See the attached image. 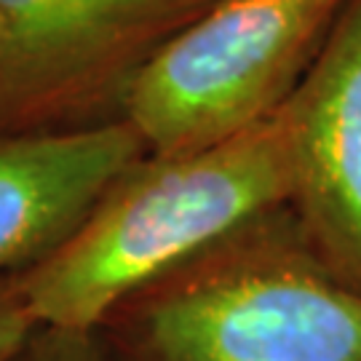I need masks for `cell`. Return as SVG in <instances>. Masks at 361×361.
<instances>
[{"label": "cell", "instance_id": "cell-5", "mask_svg": "<svg viewBox=\"0 0 361 361\" xmlns=\"http://www.w3.org/2000/svg\"><path fill=\"white\" fill-rule=\"evenodd\" d=\"M295 188L289 212L313 255L361 295V0H348L284 104Z\"/></svg>", "mask_w": 361, "mask_h": 361}, {"label": "cell", "instance_id": "cell-1", "mask_svg": "<svg viewBox=\"0 0 361 361\" xmlns=\"http://www.w3.org/2000/svg\"><path fill=\"white\" fill-rule=\"evenodd\" d=\"M292 129L281 107L193 153H145L104 188L75 231L8 284L35 326L97 332L123 297L238 225L289 207Z\"/></svg>", "mask_w": 361, "mask_h": 361}, {"label": "cell", "instance_id": "cell-7", "mask_svg": "<svg viewBox=\"0 0 361 361\" xmlns=\"http://www.w3.org/2000/svg\"><path fill=\"white\" fill-rule=\"evenodd\" d=\"M13 361H107L97 332L35 326Z\"/></svg>", "mask_w": 361, "mask_h": 361}, {"label": "cell", "instance_id": "cell-8", "mask_svg": "<svg viewBox=\"0 0 361 361\" xmlns=\"http://www.w3.org/2000/svg\"><path fill=\"white\" fill-rule=\"evenodd\" d=\"M32 329L35 324L27 316L25 305L19 302L8 279H3L0 281V361L16 359Z\"/></svg>", "mask_w": 361, "mask_h": 361}, {"label": "cell", "instance_id": "cell-3", "mask_svg": "<svg viewBox=\"0 0 361 361\" xmlns=\"http://www.w3.org/2000/svg\"><path fill=\"white\" fill-rule=\"evenodd\" d=\"M348 0H217L134 80L147 153H193L265 123L300 89Z\"/></svg>", "mask_w": 361, "mask_h": 361}, {"label": "cell", "instance_id": "cell-4", "mask_svg": "<svg viewBox=\"0 0 361 361\" xmlns=\"http://www.w3.org/2000/svg\"><path fill=\"white\" fill-rule=\"evenodd\" d=\"M217 0H0V134L123 123L147 62Z\"/></svg>", "mask_w": 361, "mask_h": 361}, {"label": "cell", "instance_id": "cell-6", "mask_svg": "<svg viewBox=\"0 0 361 361\" xmlns=\"http://www.w3.org/2000/svg\"><path fill=\"white\" fill-rule=\"evenodd\" d=\"M145 153L129 123L67 134H0V281L49 257L104 188Z\"/></svg>", "mask_w": 361, "mask_h": 361}, {"label": "cell", "instance_id": "cell-2", "mask_svg": "<svg viewBox=\"0 0 361 361\" xmlns=\"http://www.w3.org/2000/svg\"><path fill=\"white\" fill-rule=\"evenodd\" d=\"M97 335L107 361H361V295L279 207L123 297Z\"/></svg>", "mask_w": 361, "mask_h": 361}]
</instances>
